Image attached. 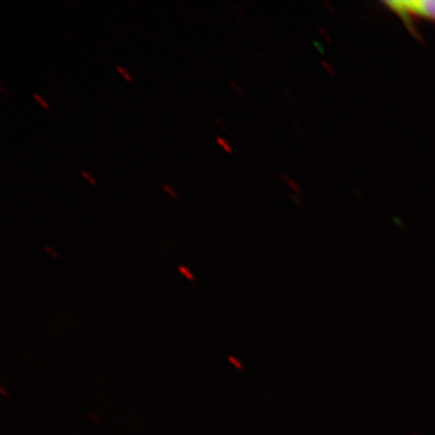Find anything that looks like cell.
<instances>
[{"mask_svg":"<svg viewBox=\"0 0 435 435\" xmlns=\"http://www.w3.org/2000/svg\"><path fill=\"white\" fill-rule=\"evenodd\" d=\"M216 141L218 142V144H219L220 146H221L222 149H224L226 152H231V151H232V149H231L230 144L227 143L226 139H224V138H222V137H217Z\"/></svg>","mask_w":435,"mask_h":435,"instance_id":"7a4b0ae2","label":"cell"},{"mask_svg":"<svg viewBox=\"0 0 435 435\" xmlns=\"http://www.w3.org/2000/svg\"><path fill=\"white\" fill-rule=\"evenodd\" d=\"M178 270H179V272L181 273V275L185 276V277L188 278L189 281H194L195 280L194 275H192V273L190 272V270H189L188 267H185V266H183V265H181V266L178 267Z\"/></svg>","mask_w":435,"mask_h":435,"instance_id":"3957f363","label":"cell"},{"mask_svg":"<svg viewBox=\"0 0 435 435\" xmlns=\"http://www.w3.org/2000/svg\"><path fill=\"white\" fill-rule=\"evenodd\" d=\"M162 189L169 195V196L173 197V199H177V192H175V190H173L171 186H168L167 184H162Z\"/></svg>","mask_w":435,"mask_h":435,"instance_id":"8992f818","label":"cell"},{"mask_svg":"<svg viewBox=\"0 0 435 435\" xmlns=\"http://www.w3.org/2000/svg\"><path fill=\"white\" fill-rule=\"evenodd\" d=\"M80 173H81V175H82V177H83V178H85V179H86V180H87V181H88V183H90V184H91V185H93V186H94V185H97V184H96V180H94V179H93V178H92V177H91V175H90V174H88V173H87V172H86V171H80Z\"/></svg>","mask_w":435,"mask_h":435,"instance_id":"52a82bcc","label":"cell"},{"mask_svg":"<svg viewBox=\"0 0 435 435\" xmlns=\"http://www.w3.org/2000/svg\"><path fill=\"white\" fill-rule=\"evenodd\" d=\"M228 361H230L231 362H232V364H235V366L237 367V369H239V370H241V369H242V365H241V364H239V362H237V361H236V359H235V358H233V357H228Z\"/></svg>","mask_w":435,"mask_h":435,"instance_id":"9c48e42d","label":"cell"},{"mask_svg":"<svg viewBox=\"0 0 435 435\" xmlns=\"http://www.w3.org/2000/svg\"><path fill=\"white\" fill-rule=\"evenodd\" d=\"M44 249H45L47 253H50V254H51V255H52V258H55V259H58V258H60V255H58V254H57V253H56V252H55V250H54V249H52V248H51V247H50V245H47V244H45V245H44Z\"/></svg>","mask_w":435,"mask_h":435,"instance_id":"ba28073f","label":"cell"},{"mask_svg":"<svg viewBox=\"0 0 435 435\" xmlns=\"http://www.w3.org/2000/svg\"><path fill=\"white\" fill-rule=\"evenodd\" d=\"M116 69H118V72H120V74H122V76L125 77V79L127 80V81H132V77H131V75H130V72H128L126 69L124 68V67H121V66H116Z\"/></svg>","mask_w":435,"mask_h":435,"instance_id":"277c9868","label":"cell"},{"mask_svg":"<svg viewBox=\"0 0 435 435\" xmlns=\"http://www.w3.org/2000/svg\"><path fill=\"white\" fill-rule=\"evenodd\" d=\"M216 120H217V122H218V124H219V125H220V126H221V127H224V128H225V126H224V122H222V121H221V120H220L219 118H218V116H216Z\"/></svg>","mask_w":435,"mask_h":435,"instance_id":"30bf717a","label":"cell"},{"mask_svg":"<svg viewBox=\"0 0 435 435\" xmlns=\"http://www.w3.org/2000/svg\"><path fill=\"white\" fill-rule=\"evenodd\" d=\"M33 98H34L38 103H40L41 107H43L44 109H46V110L50 108V107H49V104H47V103L45 102V100L43 99V97H41L40 94H38V93H33Z\"/></svg>","mask_w":435,"mask_h":435,"instance_id":"5b68a950","label":"cell"},{"mask_svg":"<svg viewBox=\"0 0 435 435\" xmlns=\"http://www.w3.org/2000/svg\"><path fill=\"white\" fill-rule=\"evenodd\" d=\"M390 11L401 18H422L435 21V0H406L386 2Z\"/></svg>","mask_w":435,"mask_h":435,"instance_id":"6da1fadb","label":"cell"}]
</instances>
